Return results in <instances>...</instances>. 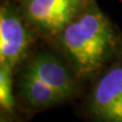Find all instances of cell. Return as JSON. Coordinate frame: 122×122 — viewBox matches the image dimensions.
Segmentation results:
<instances>
[{
  "mask_svg": "<svg viewBox=\"0 0 122 122\" xmlns=\"http://www.w3.org/2000/svg\"><path fill=\"white\" fill-rule=\"evenodd\" d=\"M25 73L52 87L64 100L75 93V82L69 71L49 53H40L33 57L26 64Z\"/></svg>",
  "mask_w": 122,
  "mask_h": 122,
  "instance_id": "obj_5",
  "label": "cell"
},
{
  "mask_svg": "<svg viewBox=\"0 0 122 122\" xmlns=\"http://www.w3.org/2000/svg\"><path fill=\"white\" fill-rule=\"evenodd\" d=\"M59 34L64 50L81 76L100 68L115 47L112 25L95 3L85 7Z\"/></svg>",
  "mask_w": 122,
  "mask_h": 122,
  "instance_id": "obj_1",
  "label": "cell"
},
{
  "mask_svg": "<svg viewBox=\"0 0 122 122\" xmlns=\"http://www.w3.org/2000/svg\"><path fill=\"white\" fill-rule=\"evenodd\" d=\"M32 36L13 6L5 4L0 11V63L13 68L24 57Z\"/></svg>",
  "mask_w": 122,
  "mask_h": 122,
  "instance_id": "obj_4",
  "label": "cell"
},
{
  "mask_svg": "<svg viewBox=\"0 0 122 122\" xmlns=\"http://www.w3.org/2000/svg\"><path fill=\"white\" fill-rule=\"evenodd\" d=\"M90 110L99 122H122V63L109 68L98 81Z\"/></svg>",
  "mask_w": 122,
  "mask_h": 122,
  "instance_id": "obj_2",
  "label": "cell"
},
{
  "mask_svg": "<svg viewBox=\"0 0 122 122\" xmlns=\"http://www.w3.org/2000/svg\"><path fill=\"white\" fill-rule=\"evenodd\" d=\"M20 86L25 100L35 108H46L64 100L55 90L25 72L22 73Z\"/></svg>",
  "mask_w": 122,
  "mask_h": 122,
  "instance_id": "obj_6",
  "label": "cell"
},
{
  "mask_svg": "<svg viewBox=\"0 0 122 122\" xmlns=\"http://www.w3.org/2000/svg\"><path fill=\"white\" fill-rule=\"evenodd\" d=\"M12 68L7 64H0V103L5 111L12 113L14 98L12 94Z\"/></svg>",
  "mask_w": 122,
  "mask_h": 122,
  "instance_id": "obj_7",
  "label": "cell"
},
{
  "mask_svg": "<svg viewBox=\"0 0 122 122\" xmlns=\"http://www.w3.org/2000/svg\"><path fill=\"white\" fill-rule=\"evenodd\" d=\"M85 0H25L28 20L41 30L59 34L73 20L83 7Z\"/></svg>",
  "mask_w": 122,
  "mask_h": 122,
  "instance_id": "obj_3",
  "label": "cell"
},
{
  "mask_svg": "<svg viewBox=\"0 0 122 122\" xmlns=\"http://www.w3.org/2000/svg\"><path fill=\"white\" fill-rule=\"evenodd\" d=\"M0 122H12V121H11V120H9L8 119V118H4V117H1V121H0Z\"/></svg>",
  "mask_w": 122,
  "mask_h": 122,
  "instance_id": "obj_8",
  "label": "cell"
}]
</instances>
